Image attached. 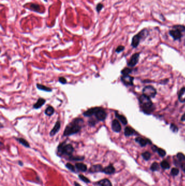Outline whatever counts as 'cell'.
Here are the masks:
<instances>
[{
    "label": "cell",
    "mask_w": 185,
    "mask_h": 186,
    "mask_svg": "<svg viewBox=\"0 0 185 186\" xmlns=\"http://www.w3.org/2000/svg\"><path fill=\"white\" fill-rule=\"evenodd\" d=\"M148 34V32L147 29H144L141 31L140 33H138L137 34L134 36L132 39V42H131V46L134 48L137 47L138 44H140V40L142 38L147 37Z\"/></svg>",
    "instance_id": "4"
},
{
    "label": "cell",
    "mask_w": 185,
    "mask_h": 186,
    "mask_svg": "<svg viewBox=\"0 0 185 186\" xmlns=\"http://www.w3.org/2000/svg\"><path fill=\"white\" fill-rule=\"evenodd\" d=\"M103 8H104V5H103V4H102V3H98L96 5V10L97 13H99V12L101 11L102 10V9H103Z\"/></svg>",
    "instance_id": "32"
},
{
    "label": "cell",
    "mask_w": 185,
    "mask_h": 186,
    "mask_svg": "<svg viewBox=\"0 0 185 186\" xmlns=\"http://www.w3.org/2000/svg\"><path fill=\"white\" fill-rule=\"evenodd\" d=\"M151 170L152 171H157L159 169V164H158L156 162H154L152 164V165H151L150 167Z\"/></svg>",
    "instance_id": "30"
},
{
    "label": "cell",
    "mask_w": 185,
    "mask_h": 186,
    "mask_svg": "<svg viewBox=\"0 0 185 186\" xmlns=\"http://www.w3.org/2000/svg\"><path fill=\"white\" fill-rule=\"evenodd\" d=\"M143 94L149 98H154L156 95V90L152 86H146L143 89Z\"/></svg>",
    "instance_id": "6"
},
{
    "label": "cell",
    "mask_w": 185,
    "mask_h": 186,
    "mask_svg": "<svg viewBox=\"0 0 185 186\" xmlns=\"http://www.w3.org/2000/svg\"><path fill=\"white\" fill-rule=\"evenodd\" d=\"M173 27L175 28L178 29V30L182 31V32H185V27L184 26H182V25H175V26H173Z\"/></svg>",
    "instance_id": "41"
},
{
    "label": "cell",
    "mask_w": 185,
    "mask_h": 186,
    "mask_svg": "<svg viewBox=\"0 0 185 186\" xmlns=\"http://www.w3.org/2000/svg\"><path fill=\"white\" fill-rule=\"evenodd\" d=\"M103 168L101 164H94L92 165L89 169V172L90 173H96L98 172H102Z\"/></svg>",
    "instance_id": "12"
},
{
    "label": "cell",
    "mask_w": 185,
    "mask_h": 186,
    "mask_svg": "<svg viewBox=\"0 0 185 186\" xmlns=\"http://www.w3.org/2000/svg\"><path fill=\"white\" fill-rule=\"evenodd\" d=\"M78 177H79V179L80 180L82 181L85 183H90V180L88 178L86 177V176H85L84 175H82V174H79L78 175Z\"/></svg>",
    "instance_id": "29"
},
{
    "label": "cell",
    "mask_w": 185,
    "mask_h": 186,
    "mask_svg": "<svg viewBox=\"0 0 185 186\" xmlns=\"http://www.w3.org/2000/svg\"><path fill=\"white\" fill-rule=\"evenodd\" d=\"M74 186H82L80 185L79 183L76 182V181H75V182H74Z\"/></svg>",
    "instance_id": "43"
},
{
    "label": "cell",
    "mask_w": 185,
    "mask_h": 186,
    "mask_svg": "<svg viewBox=\"0 0 185 186\" xmlns=\"http://www.w3.org/2000/svg\"><path fill=\"white\" fill-rule=\"evenodd\" d=\"M75 166L78 171H82V172H85L87 170L86 165L82 163H77L75 164Z\"/></svg>",
    "instance_id": "17"
},
{
    "label": "cell",
    "mask_w": 185,
    "mask_h": 186,
    "mask_svg": "<svg viewBox=\"0 0 185 186\" xmlns=\"http://www.w3.org/2000/svg\"><path fill=\"white\" fill-rule=\"evenodd\" d=\"M182 169H183V170L185 171V164H184L183 166H182Z\"/></svg>",
    "instance_id": "46"
},
{
    "label": "cell",
    "mask_w": 185,
    "mask_h": 186,
    "mask_svg": "<svg viewBox=\"0 0 185 186\" xmlns=\"http://www.w3.org/2000/svg\"><path fill=\"white\" fill-rule=\"evenodd\" d=\"M179 173V170L177 168H173L171 171V174L173 176H176L178 175V174Z\"/></svg>",
    "instance_id": "40"
},
{
    "label": "cell",
    "mask_w": 185,
    "mask_h": 186,
    "mask_svg": "<svg viewBox=\"0 0 185 186\" xmlns=\"http://www.w3.org/2000/svg\"><path fill=\"white\" fill-rule=\"evenodd\" d=\"M16 140L19 142V143L22 145L23 146L26 147V148H30V143H29L27 141H26L24 138H16Z\"/></svg>",
    "instance_id": "23"
},
{
    "label": "cell",
    "mask_w": 185,
    "mask_h": 186,
    "mask_svg": "<svg viewBox=\"0 0 185 186\" xmlns=\"http://www.w3.org/2000/svg\"><path fill=\"white\" fill-rule=\"evenodd\" d=\"M174 30L169 31V34L174 40H180L182 37V31L178 29L174 28Z\"/></svg>",
    "instance_id": "7"
},
{
    "label": "cell",
    "mask_w": 185,
    "mask_h": 186,
    "mask_svg": "<svg viewBox=\"0 0 185 186\" xmlns=\"http://www.w3.org/2000/svg\"><path fill=\"white\" fill-rule=\"evenodd\" d=\"M94 115L96 120L99 121H104L107 117V113L103 108L100 107H95V112Z\"/></svg>",
    "instance_id": "5"
},
{
    "label": "cell",
    "mask_w": 185,
    "mask_h": 186,
    "mask_svg": "<svg viewBox=\"0 0 185 186\" xmlns=\"http://www.w3.org/2000/svg\"><path fill=\"white\" fill-rule=\"evenodd\" d=\"M124 49H125V47H124V46L120 45L116 48V49L115 50V52L116 53H117V54H119V53L122 52L124 50Z\"/></svg>",
    "instance_id": "36"
},
{
    "label": "cell",
    "mask_w": 185,
    "mask_h": 186,
    "mask_svg": "<svg viewBox=\"0 0 185 186\" xmlns=\"http://www.w3.org/2000/svg\"><path fill=\"white\" fill-rule=\"evenodd\" d=\"M135 133V130L130 126H127L124 129V135L126 137L132 136Z\"/></svg>",
    "instance_id": "22"
},
{
    "label": "cell",
    "mask_w": 185,
    "mask_h": 186,
    "mask_svg": "<svg viewBox=\"0 0 185 186\" xmlns=\"http://www.w3.org/2000/svg\"><path fill=\"white\" fill-rule=\"evenodd\" d=\"M66 167L68 169L70 170V171H72V172H74V173H76V168H75V166H74L73 165H72V164H71L70 163H67L66 164Z\"/></svg>",
    "instance_id": "27"
},
{
    "label": "cell",
    "mask_w": 185,
    "mask_h": 186,
    "mask_svg": "<svg viewBox=\"0 0 185 186\" xmlns=\"http://www.w3.org/2000/svg\"><path fill=\"white\" fill-rule=\"evenodd\" d=\"M157 153L159 154V155L161 157H164L165 154H166V152L164 150L159 148L157 149Z\"/></svg>",
    "instance_id": "35"
},
{
    "label": "cell",
    "mask_w": 185,
    "mask_h": 186,
    "mask_svg": "<svg viewBox=\"0 0 185 186\" xmlns=\"http://www.w3.org/2000/svg\"><path fill=\"white\" fill-rule=\"evenodd\" d=\"M121 81L126 86H133L134 77L129 75H123L121 77Z\"/></svg>",
    "instance_id": "9"
},
{
    "label": "cell",
    "mask_w": 185,
    "mask_h": 186,
    "mask_svg": "<svg viewBox=\"0 0 185 186\" xmlns=\"http://www.w3.org/2000/svg\"><path fill=\"white\" fill-rule=\"evenodd\" d=\"M94 112H95V107L90 108L82 113V115L85 117H91L92 116L94 115Z\"/></svg>",
    "instance_id": "18"
},
{
    "label": "cell",
    "mask_w": 185,
    "mask_h": 186,
    "mask_svg": "<svg viewBox=\"0 0 185 186\" xmlns=\"http://www.w3.org/2000/svg\"><path fill=\"white\" fill-rule=\"evenodd\" d=\"M177 157L180 161H183L185 159V156L183 153H179L177 154Z\"/></svg>",
    "instance_id": "37"
},
{
    "label": "cell",
    "mask_w": 185,
    "mask_h": 186,
    "mask_svg": "<svg viewBox=\"0 0 185 186\" xmlns=\"http://www.w3.org/2000/svg\"><path fill=\"white\" fill-rule=\"evenodd\" d=\"M140 57V54H134L132 57H131L128 63V66L129 67H134L135 66L138 62Z\"/></svg>",
    "instance_id": "8"
},
{
    "label": "cell",
    "mask_w": 185,
    "mask_h": 186,
    "mask_svg": "<svg viewBox=\"0 0 185 186\" xmlns=\"http://www.w3.org/2000/svg\"><path fill=\"white\" fill-rule=\"evenodd\" d=\"M142 155L143 158H144L145 159V160L148 161V160H149V158H150L151 154L149 153V152L147 151V152H145V153H143L142 154Z\"/></svg>",
    "instance_id": "33"
},
{
    "label": "cell",
    "mask_w": 185,
    "mask_h": 186,
    "mask_svg": "<svg viewBox=\"0 0 185 186\" xmlns=\"http://www.w3.org/2000/svg\"><path fill=\"white\" fill-rule=\"evenodd\" d=\"M30 7L31 11L37 12V13L39 11V10L40 9V6L39 4L36 3H31Z\"/></svg>",
    "instance_id": "26"
},
{
    "label": "cell",
    "mask_w": 185,
    "mask_h": 186,
    "mask_svg": "<svg viewBox=\"0 0 185 186\" xmlns=\"http://www.w3.org/2000/svg\"><path fill=\"white\" fill-rule=\"evenodd\" d=\"M179 100L181 102H185V88H182L179 94Z\"/></svg>",
    "instance_id": "24"
},
{
    "label": "cell",
    "mask_w": 185,
    "mask_h": 186,
    "mask_svg": "<svg viewBox=\"0 0 185 186\" xmlns=\"http://www.w3.org/2000/svg\"><path fill=\"white\" fill-rule=\"evenodd\" d=\"M96 184L99 186H113L111 181L107 178L99 181L96 183Z\"/></svg>",
    "instance_id": "15"
},
{
    "label": "cell",
    "mask_w": 185,
    "mask_h": 186,
    "mask_svg": "<svg viewBox=\"0 0 185 186\" xmlns=\"http://www.w3.org/2000/svg\"><path fill=\"white\" fill-rule=\"evenodd\" d=\"M181 120H182V121H185V114H183V115L182 116V117H181Z\"/></svg>",
    "instance_id": "45"
},
{
    "label": "cell",
    "mask_w": 185,
    "mask_h": 186,
    "mask_svg": "<svg viewBox=\"0 0 185 186\" xmlns=\"http://www.w3.org/2000/svg\"><path fill=\"white\" fill-rule=\"evenodd\" d=\"M58 81L60 82V83H62V84H65L67 83V80L64 77H59V79H58Z\"/></svg>",
    "instance_id": "39"
},
{
    "label": "cell",
    "mask_w": 185,
    "mask_h": 186,
    "mask_svg": "<svg viewBox=\"0 0 185 186\" xmlns=\"http://www.w3.org/2000/svg\"><path fill=\"white\" fill-rule=\"evenodd\" d=\"M139 101L143 110L145 113L149 114V113H151V112H152L154 108H153V103L149 98L143 94V95L140 96Z\"/></svg>",
    "instance_id": "3"
},
{
    "label": "cell",
    "mask_w": 185,
    "mask_h": 186,
    "mask_svg": "<svg viewBox=\"0 0 185 186\" xmlns=\"http://www.w3.org/2000/svg\"><path fill=\"white\" fill-rule=\"evenodd\" d=\"M136 142H137L140 144L141 146H144L147 144H151L152 142L149 141V139H144L142 138L141 137H137L136 138Z\"/></svg>",
    "instance_id": "16"
},
{
    "label": "cell",
    "mask_w": 185,
    "mask_h": 186,
    "mask_svg": "<svg viewBox=\"0 0 185 186\" xmlns=\"http://www.w3.org/2000/svg\"><path fill=\"white\" fill-rule=\"evenodd\" d=\"M115 116L116 118H117L123 125H126L128 124L127 119H126L125 116L122 114H120L117 112H115Z\"/></svg>",
    "instance_id": "19"
},
{
    "label": "cell",
    "mask_w": 185,
    "mask_h": 186,
    "mask_svg": "<svg viewBox=\"0 0 185 186\" xmlns=\"http://www.w3.org/2000/svg\"><path fill=\"white\" fill-rule=\"evenodd\" d=\"M85 159L84 156H71L69 157V159L72 161H82Z\"/></svg>",
    "instance_id": "25"
},
{
    "label": "cell",
    "mask_w": 185,
    "mask_h": 186,
    "mask_svg": "<svg viewBox=\"0 0 185 186\" xmlns=\"http://www.w3.org/2000/svg\"><path fill=\"white\" fill-rule=\"evenodd\" d=\"M55 112L54 108L52 106L49 105L48 107L46 108L45 110V114L48 116V117H51V116L54 114Z\"/></svg>",
    "instance_id": "21"
},
{
    "label": "cell",
    "mask_w": 185,
    "mask_h": 186,
    "mask_svg": "<svg viewBox=\"0 0 185 186\" xmlns=\"http://www.w3.org/2000/svg\"><path fill=\"white\" fill-rule=\"evenodd\" d=\"M111 128L113 132L117 133L121 132L122 130L121 125L117 119H114L113 120L111 123Z\"/></svg>",
    "instance_id": "10"
},
{
    "label": "cell",
    "mask_w": 185,
    "mask_h": 186,
    "mask_svg": "<svg viewBox=\"0 0 185 186\" xmlns=\"http://www.w3.org/2000/svg\"><path fill=\"white\" fill-rule=\"evenodd\" d=\"M131 71H132V70L131 69L129 68V67H125L121 71V74H122V75H129Z\"/></svg>",
    "instance_id": "28"
},
{
    "label": "cell",
    "mask_w": 185,
    "mask_h": 186,
    "mask_svg": "<svg viewBox=\"0 0 185 186\" xmlns=\"http://www.w3.org/2000/svg\"><path fill=\"white\" fill-rule=\"evenodd\" d=\"M97 122V120H94V119H90L88 121V125L90 127H94L96 125Z\"/></svg>",
    "instance_id": "34"
},
{
    "label": "cell",
    "mask_w": 185,
    "mask_h": 186,
    "mask_svg": "<svg viewBox=\"0 0 185 186\" xmlns=\"http://www.w3.org/2000/svg\"><path fill=\"white\" fill-rule=\"evenodd\" d=\"M84 124V121L82 118H74L66 126L63 132V136L69 137L78 133L82 129Z\"/></svg>",
    "instance_id": "1"
},
{
    "label": "cell",
    "mask_w": 185,
    "mask_h": 186,
    "mask_svg": "<svg viewBox=\"0 0 185 186\" xmlns=\"http://www.w3.org/2000/svg\"><path fill=\"white\" fill-rule=\"evenodd\" d=\"M115 172V168H114V166L112 165H109L108 166H106L104 168H103V170H102V173H104L105 174L108 175H111L113 174Z\"/></svg>",
    "instance_id": "14"
},
{
    "label": "cell",
    "mask_w": 185,
    "mask_h": 186,
    "mask_svg": "<svg viewBox=\"0 0 185 186\" xmlns=\"http://www.w3.org/2000/svg\"><path fill=\"white\" fill-rule=\"evenodd\" d=\"M74 151V149L72 144H67L66 142H64L58 145L57 148V154L59 156L65 155L68 157L72 156Z\"/></svg>",
    "instance_id": "2"
},
{
    "label": "cell",
    "mask_w": 185,
    "mask_h": 186,
    "mask_svg": "<svg viewBox=\"0 0 185 186\" xmlns=\"http://www.w3.org/2000/svg\"><path fill=\"white\" fill-rule=\"evenodd\" d=\"M36 88L40 90L44 91H46V92H51V91H52V89L51 88L48 87L47 86L42 85V84H40V83L36 84Z\"/></svg>",
    "instance_id": "20"
},
{
    "label": "cell",
    "mask_w": 185,
    "mask_h": 186,
    "mask_svg": "<svg viewBox=\"0 0 185 186\" xmlns=\"http://www.w3.org/2000/svg\"><path fill=\"white\" fill-rule=\"evenodd\" d=\"M46 101L45 99L43 98H39L36 102L33 105V108L35 109H38L41 108L45 104Z\"/></svg>",
    "instance_id": "13"
},
{
    "label": "cell",
    "mask_w": 185,
    "mask_h": 186,
    "mask_svg": "<svg viewBox=\"0 0 185 186\" xmlns=\"http://www.w3.org/2000/svg\"><path fill=\"white\" fill-rule=\"evenodd\" d=\"M170 129L173 132H177V131H178V128H177V127L176 126V125L173 124L170 125Z\"/></svg>",
    "instance_id": "38"
},
{
    "label": "cell",
    "mask_w": 185,
    "mask_h": 186,
    "mask_svg": "<svg viewBox=\"0 0 185 186\" xmlns=\"http://www.w3.org/2000/svg\"><path fill=\"white\" fill-rule=\"evenodd\" d=\"M152 149H153V151H157V149H158V148H157V147H156V146H153V148H152Z\"/></svg>",
    "instance_id": "42"
},
{
    "label": "cell",
    "mask_w": 185,
    "mask_h": 186,
    "mask_svg": "<svg viewBox=\"0 0 185 186\" xmlns=\"http://www.w3.org/2000/svg\"><path fill=\"white\" fill-rule=\"evenodd\" d=\"M61 127V122L60 121L58 120L55 122L54 126L53 127V129L51 130L50 132V136L51 137H53L57 133L60 131Z\"/></svg>",
    "instance_id": "11"
},
{
    "label": "cell",
    "mask_w": 185,
    "mask_h": 186,
    "mask_svg": "<svg viewBox=\"0 0 185 186\" xmlns=\"http://www.w3.org/2000/svg\"><path fill=\"white\" fill-rule=\"evenodd\" d=\"M18 164H19V165H20V166H23V163L21 161H19L18 162Z\"/></svg>",
    "instance_id": "44"
},
{
    "label": "cell",
    "mask_w": 185,
    "mask_h": 186,
    "mask_svg": "<svg viewBox=\"0 0 185 186\" xmlns=\"http://www.w3.org/2000/svg\"><path fill=\"white\" fill-rule=\"evenodd\" d=\"M161 166L164 169H168L170 167L169 164L166 161H163L161 163Z\"/></svg>",
    "instance_id": "31"
}]
</instances>
